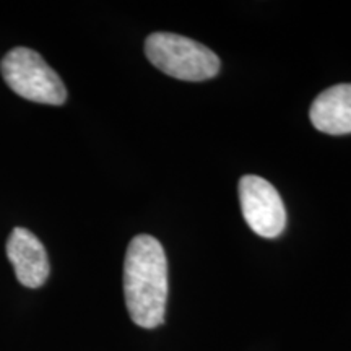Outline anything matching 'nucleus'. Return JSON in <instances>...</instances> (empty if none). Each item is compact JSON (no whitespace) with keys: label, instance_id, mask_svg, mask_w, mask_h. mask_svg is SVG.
Here are the masks:
<instances>
[{"label":"nucleus","instance_id":"nucleus-1","mask_svg":"<svg viewBox=\"0 0 351 351\" xmlns=\"http://www.w3.org/2000/svg\"><path fill=\"white\" fill-rule=\"evenodd\" d=\"M124 295L130 319L143 328L165 322L168 261L163 245L148 234L130 241L124 262Z\"/></svg>","mask_w":351,"mask_h":351},{"label":"nucleus","instance_id":"nucleus-2","mask_svg":"<svg viewBox=\"0 0 351 351\" xmlns=\"http://www.w3.org/2000/svg\"><path fill=\"white\" fill-rule=\"evenodd\" d=\"M148 60L166 75L186 82H204L219 70V59L207 46L176 33H153L145 41Z\"/></svg>","mask_w":351,"mask_h":351},{"label":"nucleus","instance_id":"nucleus-3","mask_svg":"<svg viewBox=\"0 0 351 351\" xmlns=\"http://www.w3.org/2000/svg\"><path fill=\"white\" fill-rule=\"evenodd\" d=\"M3 80L21 98L60 106L67 99L64 82L36 51L15 47L0 62Z\"/></svg>","mask_w":351,"mask_h":351},{"label":"nucleus","instance_id":"nucleus-4","mask_svg":"<svg viewBox=\"0 0 351 351\" xmlns=\"http://www.w3.org/2000/svg\"><path fill=\"white\" fill-rule=\"evenodd\" d=\"M239 200L245 223L256 234L267 239L282 234L287 226V210L282 197L269 181L254 174L241 178Z\"/></svg>","mask_w":351,"mask_h":351},{"label":"nucleus","instance_id":"nucleus-5","mask_svg":"<svg viewBox=\"0 0 351 351\" xmlns=\"http://www.w3.org/2000/svg\"><path fill=\"white\" fill-rule=\"evenodd\" d=\"M7 256L19 282L26 288H39L46 283L51 265L41 241L26 228H13L7 241Z\"/></svg>","mask_w":351,"mask_h":351},{"label":"nucleus","instance_id":"nucleus-6","mask_svg":"<svg viewBox=\"0 0 351 351\" xmlns=\"http://www.w3.org/2000/svg\"><path fill=\"white\" fill-rule=\"evenodd\" d=\"M309 117L315 129L324 134H351V83H340L322 91L311 104Z\"/></svg>","mask_w":351,"mask_h":351}]
</instances>
